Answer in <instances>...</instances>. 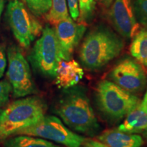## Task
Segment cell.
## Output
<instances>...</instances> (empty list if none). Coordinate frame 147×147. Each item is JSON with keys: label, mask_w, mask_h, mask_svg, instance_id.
Instances as JSON below:
<instances>
[{"label": "cell", "mask_w": 147, "mask_h": 147, "mask_svg": "<svg viewBox=\"0 0 147 147\" xmlns=\"http://www.w3.org/2000/svg\"><path fill=\"white\" fill-rule=\"evenodd\" d=\"M15 135H27L50 140L66 147H80L86 139L64 125L58 117H44L39 122L16 132Z\"/></svg>", "instance_id": "8992f818"}, {"label": "cell", "mask_w": 147, "mask_h": 147, "mask_svg": "<svg viewBox=\"0 0 147 147\" xmlns=\"http://www.w3.org/2000/svg\"><path fill=\"white\" fill-rule=\"evenodd\" d=\"M117 129L129 134H143L147 138V112L141 103L126 115Z\"/></svg>", "instance_id": "5bb4252c"}, {"label": "cell", "mask_w": 147, "mask_h": 147, "mask_svg": "<svg viewBox=\"0 0 147 147\" xmlns=\"http://www.w3.org/2000/svg\"><path fill=\"white\" fill-rule=\"evenodd\" d=\"M109 18L117 32L130 39L139 31L132 0H115L109 12Z\"/></svg>", "instance_id": "30bf717a"}, {"label": "cell", "mask_w": 147, "mask_h": 147, "mask_svg": "<svg viewBox=\"0 0 147 147\" xmlns=\"http://www.w3.org/2000/svg\"><path fill=\"white\" fill-rule=\"evenodd\" d=\"M84 76L83 69L75 60L61 59L58 64L56 84L59 88L68 89L76 86Z\"/></svg>", "instance_id": "7c38bea8"}, {"label": "cell", "mask_w": 147, "mask_h": 147, "mask_svg": "<svg viewBox=\"0 0 147 147\" xmlns=\"http://www.w3.org/2000/svg\"><path fill=\"white\" fill-rule=\"evenodd\" d=\"M109 78L119 87L132 93L142 91L147 82L146 74L142 66L130 57L119 61L110 71Z\"/></svg>", "instance_id": "9c48e42d"}, {"label": "cell", "mask_w": 147, "mask_h": 147, "mask_svg": "<svg viewBox=\"0 0 147 147\" xmlns=\"http://www.w3.org/2000/svg\"><path fill=\"white\" fill-rule=\"evenodd\" d=\"M12 91V86L8 80H0V108L8 104Z\"/></svg>", "instance_id": "44dd1931"}, {"label": "cell", "mask_w": 147, "mask_h": 147, "mask_svg": "<svg viewBox=\"0 0 147 147\" xmlns=\"http://www.w3.org/2000/svg\"><path fill=\"white\" fill-rule=\"evenodd\" d=\"M54 25L62 59L70 60L71 55L82 40L87 27L83 23L74 21L71 16L59 21Z\"/></svg>", "instance_id": "8fae6325"}, {"label": "cell", "mask_w": 147, "mask_h": 147, "mask_svg": "<svg viewBox=\"0 0 147 147\" xmlns=\"http://www.w3.org/2000/svg\"><path fill=\"white\" fill-rule=\"evenodd\" d=\"M23 1L32 13L37 16L47 14L52 5V0H23Z\"/></svg>", "instance_id": "ac0fdd59"}, {"label": "cell", "mask_w": 147, "mask_h": 147, "mask_svg": "<svg viewBox=\"0 0 147 147\" xmlns=\"http://www.w3.org/2000/svg\"><path fill=\"white\" fill-rule=\"evenodd\" d=\"M102 2L104 3V4H105L106 6H108L110 3H112V1H113V0H100Z\"/></svg>", "instance_id": "4316f807"}, {"label": "cell", "mask_w": 147, "mask_h": 147, "mask_svg": "<svg viewBox=\"0 0 147 147\" xmlns=\"http://www.w3.org/2000/svg\"><path fill=\"white\" fill-rule=\"evenodd\" d=\"M95 101L100 111L110 121H119L140 104L136 95L132 94L108 80L97 84Z\"/></svg>", "instance_id": "277c9868"}, {"label": "cell", "mask_w": 147, "mask_h": 147, "mask_svg": "<svg viewBox=\"0 0 147 147\" xmlns=\"http://www.w3.org/2000/svg\"><path fill=\"white\" fill-rule=\"evenodd\" d=\"M3 10V0H0V19Z\"/></svg>", "instance_id": "484cf974"}, {"label": "cell", "mask_w": 147, "mask_h": 147, "mask_svg": "<svg viewBox=\"0 0 147 147\" xmlns=\"http://www.w3.org/2000/svg\"><path fill=\"white\" fill-rule=\"evenodd\" d=\"M134 9L138 23L147 27V0H136Z\"/></svg>", "instance_id": "ffe728a7"}, {"label": "cell", "mask_w": 147, "mask_h": 147, "mask_svg": "<svg viewBox=\"0 0 147 147\" xmlns=\"http://www.w3.org/2000/svg\"><path fill=\"white\" fill-rule=\"evenodd\" d=\"M124 48V41L113 30L99 25L88 33L79 53L80 62L85 68H102L119 56Z\"/></svg>", "instance_id": "7a4b0ae2"}, {"label": "cell", "mask_w": 147, "mask_h": 147, "mask_svg": "<svg viewBox=\"0 0 147 147\" xmlns=\"http://www.w3.org/2000/svg\"><path fill=\"white\" fill-rule=\"evenodd\" d=\"M141 105L143 106V108H144L145 110L147 112V91L146 92V93H145L143 101L142 102H141Z\"/></svg>", "instance_id": "d4e9b609"}, {"label": "cell", "mask_w": 147, "mask_h": 147, "mask_svg": "<svg viewBox=\"0 0 147 147\" xmlns=\"http://www.w3.org/2000/svg\"><path fill=\"white\" fill-rule=\"evenodd\" d=\"M82 147H110L104 143L100 141L95 140H85L83 143Z\"/></svg>", "instance_id": "cb8c5ba5"}, {"label": "cell", "mask_w": 147, "mask_h": 147, "mask_svg": "<svg viewBox=\"0 0 147 147\" xmlns=\"http://www.w3.org/2000/svg\"><path fill=\"white\" fill-rule=\"evenodd\" d=\"M8 67L6 76L12 86L14 96L24 97L36 93L29 65L18 48L10 47L8 50Z\"/></svg>", "instance_id": "ba28073f"}, {"label": "cell", "mask_w": 147, "mask_h": 147, "mask_svg": "<svg viewBox=\"0 0 147 147\" xmlns=\"http://www.w3.org/2000/svg\"><path fill=\"white\" fill-rule=\"evenodd\" d=\"M80 16L79 21L84 22L91 19L95 10V0H78Z\"/></svg>", "instance_id": "d6986e66"}, {"label": "cell", "mask_w": 147, "mask_h": 147, "mask_svg": "<svg viewBox=\"0 0 147 147\" xmlns=\"http://www.w3.org/2000/svg\"><path fill=\"white\" fill-rule=\"evenodd\" d=\"M70 16L67 8V0H52L50 10L46 15V18L52 25H55L61 20Z\"/></svg>", "instance_id": "e0dca14e"}, {"label": "cell", "mask_w": 147, "mask_h": 147, "mask_svg": "<svg viewBox=\"0 0 147 147\" xmlns=\"http://www.w3.org/2000/svg\"><path fill=\"white\" fill-rule=\"evenodd\" d=\"M55 113L76 131L93 136L100 129L89 97L82 87L74 86L64 89L57 103Z\"/></svg>", "instance_id": "6da1fadb"}, {"label": "cell", "mask_w": 147, "mask_h": 147, "mask_svg": "<svg viewBox=\"0 0 147 147\" xmlns=\"http://www.w3.org/2000/svg\"><path fill=\"white\" fill-rule=\"evenodd\" d=\"M67 3L71 18L74 21H78L80 16L78 0H67Z\"/></svg>", "instance_id": "7402d4cb"}, {"label": "cell", "mask_w": 147, "mask_h": 147, "mask_svg": "<svg viewBox=\"0 0 147 147\" xmlns=\"http://www.w3.org/2000/svg\"><path fill=\"white\" fill-rule=\"evenodd\" d=\"M129 51L138 63L147 67V27L140 29L133 37Z\"/></svg>", "instance_id": "9a60e30c"}, {"label": "cell", "mask_w": 147, "mask_h": 147, "mask_svg": "<svg viewBox=\"0 0 147 147\" xmlns=\"http://www.w3.org/2000/svg\"><path fill=\"white\" fill-rule=\"evenodd\" d=\"M47 106L38 96L12 102L0 110V140L8 138L20 130L37 123L45 116Z\"/></svg>", "instance_id": "3957f363"}, {"label": "cell", "mask_w": 147, "mask_h": 147, "mask_svg": "<svg viewBox=\"0 0 147 147\" xmlns=\"http://www.w3.org/2000/svg\"><path fill=\"white\" fill-rule=\"evenodd\" d=\"M31 61L44 76L55 78L58 64L62 59L59 45L54 28L47 25L35 43L30 55Z\"/></svg>", "instance_id": "5b68a950"}, {"label": "cell", "mask_w": 147, "mask_h": 147, "mask_svg": "<svg viewBox=\"0 0 147 147\" xmlns=\"http://www.w3.org/2000/svg\"><path fill=\"white\" fill-rule=\"evenodd\" d=\"M6 65L7 59L4 47L1 45H0V78H2L3 74H4Z\"/></svg>", "instance_id": "603a6c76"}, {"label": "cell", "mask_w": 147, "mask_h": 147, "mask_svg": "<svg viewBox=\"0 0 147 147\" xmlns=\"http://www.w3.org/2000/svg\"><path fill=\"white\" fill-rule=\"evenodd\" d=\"M97 139L110 147H141L144 143L138 134L126 133L117 129L106 130Z\"/></svg>", "instance_id": "4fadbf2b"}, {"label": "cell", "mask_w": 147, "mask_h": 147, "mask_svg": "<svg viewBox=\"0 0 147 147\" xmlns=\"http://www.w3.org/2000/svg\"><path fill=\"white\" fill-rule=\"evenodd\" d=\"M3 147H63L41 138L19 135L10 138L4 143Z\"/></svg>", "instance_id": "2e32d148"}, {"label": "cell", "mask_w": 147, "mask_h": 147, "mask_svg": "<svg viewBox=\"0 0 147 147\" xmlns=\"http://www.w3.org/2000/svg\"><path fill=\"white\" fill-rule=\"evenodd\" d=\"M7 17L16 40L21 47L26 49L43 30L39 21L29 13L19 0H12L9 2Z\"/></svg>", "instance_id": "52a82bcc"}]
</instances>
